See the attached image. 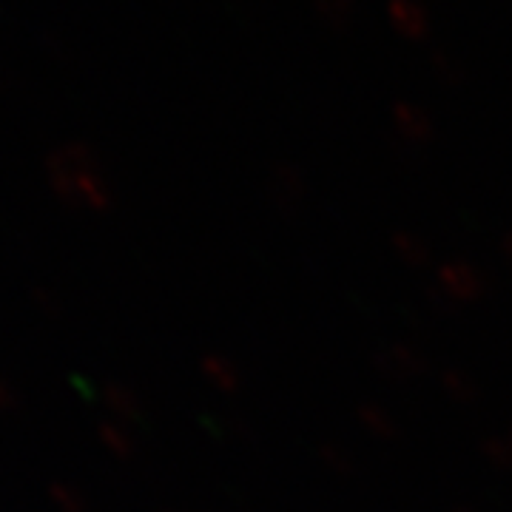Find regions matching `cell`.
Instances as JSON below:
<instances>
[{"label":"cell","mask_w":512,"mask_h":512,"mask_svg":"<svg viewBox=\"0 0 512 512\" xmlns=\"http://www.w3.org/2000/svg\"><path fill=\"white\" fill-rule=\"evenodd\" d=\"M387 15L393 20V26L410 40H421L430 32V15L421 0H390Z\"/></svg>","instance_id":"1"},{"label":"cell","mask_w":512,"mask_h":512,"mask_svg":"<svg viewBox=\"0 0 512 512\" xmlns=\"http://www.w3.org/2000/svg\"><path fill=\"white\" fill-rule=\"evenodd\" d=\"M353 0H316V12L319 18L330 26H345L353 18Z\"/></svg>","instance_id":"2"},{"label":"cell","mask_w":512,"mask_h":512,"mask_svg":"<svg viewBox=\"0 0 512 512\" xmlns=\"http://www.w3.org/2000/svg\"><path fill=\"white\" fill-rule=\"evenodd\" d=\"M433 66H436V72H439L441 77H447V80L458 77V66L450 57L444 55V52H436V55H433Z\"/></svg>","instance_id":"3"}]
</instances>
